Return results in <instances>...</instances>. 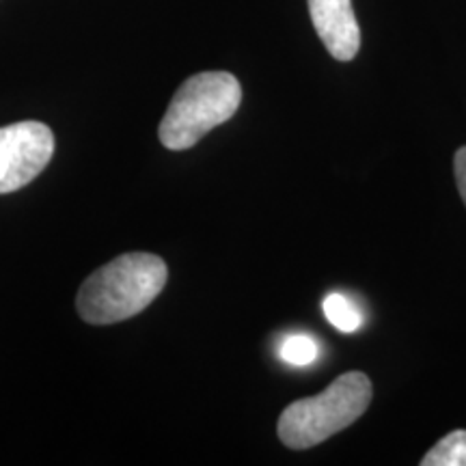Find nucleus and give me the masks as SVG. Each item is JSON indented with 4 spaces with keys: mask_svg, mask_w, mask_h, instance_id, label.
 <instances>
[{
    "mask_svg": "<svg viewBox=\"0 0 466 466\" xmlns=\"http://www.w3.org/2000/svg\"><path fill=\"white\" fill-rule=\"evenodd\" d=\"M55 156V134L39 121L0 127V195L31 184Z\"/></svg>",
    "mask_w": 466,
    "mask_h": 466,
    "instance_id": "obj_4",
    "label": "nucleus"
},
{
    "mask_svg": "<svg viewBox=\"0 0 466 466\" xmlns=\"http://www.w3.org/2000/svg\"><path fill=\"white\" fill-rule=\"evenodd\" d=\"M318 343L316 339H311L309 335H289L285 337L281 348H279V354L285 363L296 365V367H305L311 365L313 360L318 359Z\"/></svg>",
    "mask_w": 466,
    "mask_h": 466,
    "instance_id": "obj_8",
    "label": "nucleus"
},
{
    "mask_svg": "<svg viewBox=\"0 0 466 466\" xmlns=\"http://www.w3.org/2000/svg\"><path fill=\"white\" fill-rule=\"evenodd\" d=\"M453 173H456V184L458 192L462 197V203L466 206V145L460 147L453 156Z\"/></svg>",
    "mask_w": 466,
    "mask_h": 466,
    "instance_id": "obj_9",
    "label": "nucleus"
},
{
    "mask_svg": "<svg viewBox=\"0 0 466 466\" xmlns=\"http://www.w3.org/2000/svg\"><path fill=\"white\" fill-rule=\"evenodd\" d=\"M242 104V86L229 72H201L184 80L175 91L160 121V143L167 149L184 151L223 126Z\"/></svg>",
    "mask_w": 466,
    "mask_h": 466,
    "instance_id": "obj_3",
    "label": "nucleus"
},
{
    "mask_svg": "<svg viewBox=\"0 0 466 466\" xmlns=\"http://www.w3.org/2000/svg\"><path fill=\"white\" fill-rule=\"evenodd\" d=\"M421 466H466V430H456L436 442L421 458Z\"/></svg>",
    "mask_w": 466,
    "mask_h": 466,
    "instance_id": "obj_6",
    "label": "nucleus"
},
{
    "mask_svg": "<svg viewBox=\"0 0 466 466\" xmlns=\"http://www.w3.org/2000/svg\"><path fill=\"white\" fill-rule=\"evenodd\" d=\"M324 316L341 333H354L363 324V316L352 300L343 294H329L324 299Z\"/></svg>",
    "mask_w": 466,
    "mask_h": 466,
    "instance_id": "obj_7",
    "label": "nucleus"
},
{
    "mask_svg": "<svg viewBox=\"0 0 466 466\" xmlns=\"http://www.w3.org/2000/svg\"><path fill=\"white\" fill-rule=\"evenodd\" d=\"M309 15L324 48L337 61H352L360 48V28L352 0H307Z\"/></svg>",
    "mask_w": 466,
    "mask_h": 466,
    "instance_id": "obj_5",
    "label": "nucleus"
},
{
    "mask_svg": "<svg viewBox=\"0 0 466 466\" xmlns=\"http://www.w3.org/2000/svg\"><path fill=\"white\" fill-rule=\"evenodd\" d=\"M371 395L370 376L348 371L319 395L291 401L279 417V439L294 451L311 450L363 417Z\"/></svg>",
    "mask_w": 466,
    "mask_h": 466,
    "instance_id": "obj_2",
    "label": "nucleus"
},
{
    "mask_svg": "<svg viewBox=\"0 0 466 466\" xmlns=\"http://www.w3.org/2000/svg\"><path fill=\"white\" fill-rule=\"evenodd\" d=\"M167 279V264L158 255H119L80 285L76 299L78 316L96 326L124 322L158 299Z\"/></svg>",
    "mask_w": 466,
    "mask_h": 466,
    "instance_id": "obj_1",
    "label": "nucleus"
}]
</instances>
